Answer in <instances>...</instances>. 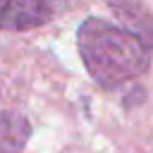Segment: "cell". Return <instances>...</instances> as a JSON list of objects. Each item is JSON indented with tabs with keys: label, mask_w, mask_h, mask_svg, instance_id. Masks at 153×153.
<instances>
[{
	"label": "cell",
	"mask_w": 153,
	"mask_h": 153,
	"mask_svg": "<svg viewBox=\"0 0 153 153\" xmlns=\"http://www.w3.org/2000/svg\"><path fill=\"white\" fill-rule=\"evenodd\" d=\"M67 0H0V31H29L53 22Z\"/></svg>",
	"instance_id": "obj_2"
},
{
	"label": "cell",
	"mask_w": 153,
	"mask_h": 153,
	"mask_svg": "<svg viewBox=\"0 0 153 153\" xmlns=\"http://www.w3.org/2000/svg\"><path fill=\"white\" fill-rule=\"evenodd\" d=\"M31 134V124L19 112H0V153H22Z\"/></svg>",
	"instance_id": "obj_3"
},
{
	"label": "cell",
	"mask_w": 153,
	"mask_h": 153,
	"mask_svg": "<svg viewBox=\"0 0 153 153\" xmlns=\"http://www.w3.org/2000/svg\"><path fill=\"white\" fill-rule=\"evenodd\" d=\"M153 38L117 26L100 17H88L76 29V50L86 72L103 88H120L151 67Z\"/></svg>",
	"instance_id": "obj_1"
}]
</instances>
